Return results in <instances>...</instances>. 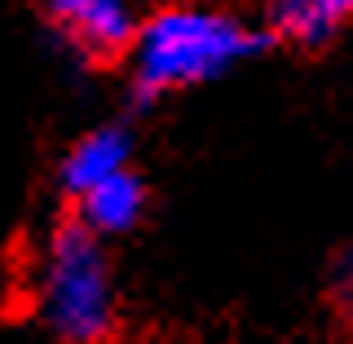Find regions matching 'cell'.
Segmentation results:
<instances>
[{
    "instance_id": "cell-1",
    "label": "cell",
    "mask_w": 353,
    "mask_h": 344,
    "mask_svg": "<svg viewBox=\"0 0 353 344\" xmlns=\"http://www.w3.org/2000/svg\"><path fill=\"white\" fill-rule=\"evenodd\" d=\"M270 31L248 22L239 9L216 0H168L141 18V36L128 62L137 102H159L168 93L212 84L239 62L270 49Z\"/></svg>"
},
{
    "instance_id": "cell-2",
    "label": "cell",
    "mask_w": 353,
    "mask_h": 344,
    "mask_svg": "<svg viewBox=\"0 0 353 344\" xmlns=\"http://www.w3.org/2000/svg\"><path fill=\"white\" fill-rule=\"evenodd\" d=\"M36 314L53 344H124L128 309L115 279L106 239L58 199V212L44 234Z\"/></svg>"
},
{
    "instance_id": "cell-3",
    "label": "cell",
    "mask_w": 353,
    "mask_h": 344,
    "mask_svg": "<svg viewBox=\"0 0 353 344\" xmlns=\"http://www.w3.org/2000/svg\"><path fill=\"white\" fill-rule=\"evenodd\" d=\"M53 40L84 71H119L132 62L141 18L132 0H49L44 5Z\"/></svg>"
},
{
    "instance_id": "cell-4",
    "label": "cell",
    "mask_w": 353,
    "mask_h": 344,
    "mask_svg": "<svg viewBox=\"0 0 353 344\" xmlns=\"http://www.w3.org/2000/svg\"><path fill=\"white\" fill-rule=\"evenodd\" d=\"M261 27L296 53H327L353 27V0H261Z\"/></svg>"
},
{
    "instance_id": "cell-5",
    "label": "cell",
    "mask_w": 353,
    "mask_h": 344,
    "mask_svg": "<svg viewBox=\"0 0 353 344\" xmlns=\"http://www.w3.org/2000/svg\"><path fill=\"white\" fill-rule=\"evenodd\" d=\"M132 154H137V137L119 119H106V124L80 132L58 159V199H80L102 176L128 168Z\"/></svg>"
},
{
    "instance_id": "cell-6",
    "label": "cell",
    "mask_w": 353,
    "mask_h": 344,
    "mask_svg": "<svg viewBox=\"0 0 353 344\" xmlns=\"http://www.w3.org/2000/svg\"><path fill=\"white\" fill-rule=\"evenodd\" d=\"M66 203H75V212H80L102 239H119V234H132V230L150 216L154 185L137 163H128V168L102 176V181H97L93 190H84L80 199H66Z\"/></svg>"
},
{
    "instance_id": "cell-7",
    "label": "cell",
    "mask_w": 353,
    "mask_h": 344,
    "mask_svg": "<svg viewBox=\"0 0 353 344\" xmlns=\"http://www.w3.org/2000/svg\"><path fill=\"white\" fill-rule=\"evenodd\" d=\"M318 301L331 331L340 344H353V239L336 243L323 261V279H318Z\"/></svg>"
}]
</instances>
